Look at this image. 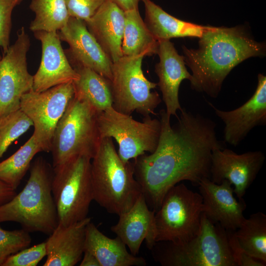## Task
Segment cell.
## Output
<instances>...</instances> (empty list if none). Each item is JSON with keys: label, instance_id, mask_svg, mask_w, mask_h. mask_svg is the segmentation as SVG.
Returning a JSON list of instances; mask_svg holds the SVG:
<instances>
[{"label": "cell", "instance_id": "17", "mask_svg": "<svg viewBox=\"0 0 266 266\" xmlns=\"http://www.w3.org/2000/svg\"><path fill=\"white\" fill-rule=\"evenodd\" d=\"M232 185L227 180L216 184L205 178L198 186L202 198L203 213L226 230L235 231L245 219L243 213L246 205L243 199L237 201L234 198Z\"/></svg>", "mask_w": 266, "mask_h": 266}, {"label": "cell", "instance_id": "30", "mask_svg": "<svg viewBox=\"0 0 266 266\" xmlns=\"http://www.w3.org/2000/svg\"><path fill=\"white\" fill-rule=\"evenodd\" d=\"M30 233L21 229L7 231L0 228V266L13 254L30 246Z\"/></svg>", "mask_w": 266, "mask_h": 266}, {"label": "cell", "instance_id": "2", "mask_svg": "<svg viewBox=\"0 0 266 266\" xmlns=\"http://www.w3.org/2000/svg\"><path fill=\"white\" fill-rule=\"evenodd\" d=\"M266 48L243 26H212L200 38L197 49L182 46L185 64L192 72V89L216 98L230 71L247 59L265 56Z\"/></svg>", "mask_w": 266, "mask_h": 266}, {"label": "cell", "instance_id": "22", "mask_svg": "<svg viewBox=\"0 0 266 266\" xmlns=\"http://www.w3.org/2000/svg\"><path fill=\"white\" fill-rule=\"evenodd\" d=\"M92 253L100 266H144L146 260L129 252L118 237L110 238L100 232L94 223L86 226L84 251Z\"/></svg>", "mask_w": 266, "mask_h": 266}, {"label": "cell", "instance_id": "13", "mask_svg": "<svg viewBox=\"0 0 266 266\" xmlns=\"http://www.w3.org/2000/svg\"><path fill=\"white\" fill-rule=\"evenodd\" d=\"M58 32L61 40L69 45L65 52L73 68H89L111 81L113 63L84 21L69 17L66 25Z\"/></svg>", "mask_w": 266, "mask_h": 266}, {"label": "cell", "instance_id": "18", "mask_svg": "<svg viewBox=\"0 0 266 266\" xmlns=\"http://www.w3.org/2000/svg\"><path fill=\"white\" fill-rule=\"evenodd\" d=\"M157 54L160 59L155 69L159 78L157 85L162 92L167 115L177 116V111L182 108L178 96L180 84L184 79L190 81L192 76L185 66L184 56L178 53L170 40L159 41Z\"/></svg>", "mask_w": 266, "mask_h": 266}, {"label": "cell", "instance_id": "8", "mask_svg": "<svg viewBox=\"0 0 266 266\" xmlns=\"http://www.w3.org/2000/svg\"><path fill=\"white\" fill-rule=\"evenodd\" d=\"M203 210L200 193L184 183L171 187L155 213L156 242H184L195 236L200 230Z\"/></svg>", "mask_w": 266, "mask_h": 266}, {"label": "cell", "instance_id": "21", "mask_svg": "<svg viewBox=\"0 0 266 266\" xmlns=\"http://www.w3.org/2000/svg\"><path fill=\"white\" fill-rule=\"evenodd\" d=\"M85 23L112 63L123 56L122 43L125 12L115 3L111 0H105L95 14Z\"/></svg>", "mask_w": 266, "mask_h": 266}, {"label": "cell", "instance_id": "27", "mask_svg": "<svg viewBox=\"0 0 266 266\" xmlns=\"http://www.w3.org/2000/svg\"><path fill=\"white\" fill-rule=\"evenodd\" d=\"M29 7L35 13L29 27L33 33L58 32L70 17L65 0H32Z\"/></svg>", "mask_w": 266, "mask_h": 266}, {"label": "cell", "instance_id": "4", "mask_svg": "<svg viewBox=\"0 0 266 266\" xmlns=\"http://www.w3.org/2000/svg\"><path fill=\"white\" fill-rule=\"evenodd\" d=\"M91 172L93 200L110 213L119 216L128 211L142 194L133 162L122 161L111 137L101 139Z\"/></svg>", "mask_w": 266, "mask_h": 266}, {"label": "cell", "instance_id": "12", "mask_svg": "<svg viewBox=\"0 0 266 266\" xmlns=\"http://www.w3.org/2000/svg\"><path fill=\"white\" fill-rule=\"evenodd\" d=\"M17 36L0 60V118L20 109L22 97L33 90L27 67L30 39L23 27Z\"/></svg>", "mask_w": 266, "mask_h": 266}, {"label": "cell", "instance_id": "29", "mask_svg": "<svg viewBox=\"0 0 266 266\" xmlns=\"http://www.w3.org/2000/svg\"><path fill=\"white\" fill-rule=\"evenodd\" d=\"M32 126V121L20 109L0 118V159L12 142Z\"/></svg>", "mask_w": 266, "mask_h": 266}, {"label": "cell", "instance_id": "7", "mask_svg": "<svg viewBox=\"0 0 266 266\" xmlns=\"http://www.w3.org/2000/svg\"><path fill=\"white\" fill-rule=\"evenodd\" d=\"M91 160L80 156L53 168L52 191L60 225L68 226L88 217L93 200Z\"/></svg>", "mask_w": 266, "mask_h": 266}, {"label": "cell", "instance_id": "14", "mask_svg": "<svg viewBox=\"0 0 266 266\" xmlns=\"http://www.w3.org/2000/svg\"><path fill=\"white\" fill-rule=\"evenodd\" d=\"M265 157L260 151L238 154L227 149L217 148L211 154L210 180L220 184L227 180L234 186V193L242 200L264 163Z\"/></svg>", "mask_w": 266, "mask_h": 266}, {"label": "cell", "instance_id": "1", "mask_svg": "<svg viewBox=\"0 0 266 266\" xmlns=\"http://www.w3.org/2000/svg\"><path fill=\"white\" fill-rule=\"evenodd\" d=\"M171 126L165 109L160 111L161 130L158 146L133 162L134 177L146 203L155 212L166 192L180 182L195 186L210 178L211 154L224 148L217 137L216 124L209 118L182 108Z\"/></svg>", "mask_w": 266, "mask_h": 266}, {"label": "cell", "instance_id": "33", "mask_svg": "<svg viewBox=\"0 0 266 266\" xmlns=\"http://www.w3.org/2000/svg\"><path fill=\"white\" fill-rule=\"evenodd\" d=\"M105 0H65L70 17L88 21Z\"/></svg>", "mask_w": 266, "mask_h": 266}, {"label": "cell", "instance_id": "23", "mask_svg": "<svg viewBox=\"0 0 266 266\" xmlns=\"http://www.w3.org/2000/svg\"><path fill=\"white\" fill-rule=\"evenodd\" d=\"M145 8L144 22L158 40L173 38H200L212 26H204L180 20L171 16L151 0H141Z\"/></svg>", "mask_w": 266, "mask_h": 266}, {"label": "cell", "instance_id": "15", "mask_svg": "<svg viewBox=\"0 0 266 266\" xmlns=\"http://www.w3.org/2000/svg\"><path fill=\"white\" fill-rule=\"evenodd\" d=\"M258 80L253 96L236 109L222 110L208 102L224 124L225 142L234 147L238 146L253 128L266 124V76L259 73Z\"/></svg>", "mask_w": 266, "mask_h": 266}, {"label": "cell", "instance_id": "34", "mask_svg": "<svg viewBox=\"0 0 266 266\" xmlns=\"http://www.w3.org/2000/svg\"><path fill=\"white\" fill-rule=\"evenodd\" d=\"M230 243L237 266H265L266 264L245 253L239 246L234 231H228Z\"/></svg>", "mask_w": 266, "mask_h": 266}, {"label": "cell", "instance_id": "16", "mask_svg": "<svg viewBox=\"0 0 266 266\" xmlns=\"http://www.w3.org/2000/svg\"><path fill=\"white\" fill-rule=\"evenodd\" d=\"M33 33L41 43L42 55L39 68L33 75V90L40 92L77 80L79 74L68 61L58 32L38 31Z\"/></svg>", "mask_w": 266, "mask_h": 266}, {"label": "cell", "instance_id": "24", "mask_svg": "<svg viewBox=\"0 0 266 266\" xmlns=\"http://www.w3.org/2000/svg\"><path fill=\"white\" fill-rule=\"evenodd\" d=\"M125 12L122 43L124 56H150L157 53L159 41L153 35L139 14L138 9Z\"/></svg>", "mask_w": 266, "mask_h": 266}, {"label": "cell", "instance_id": "36", "mask_svg": "<svg viewBox=\"0 0 266 266\" xmlns=\"http://www.w3.org/2000/svg\"><path fill=\"white\" fill-rule=\"evenodd\" d=\"M124 12L138 9V3L141 0H111Z\"/></svg>", "mask_w": 266, "mask_h": 266}, {"label": "cell", "instance_id": "38", "mask_svg": "<svg viewBox=\"0 0 266 266\" xmlns=\"http://www.w3.org/2000/svg\"><path fill=\"white\" fill-rule=\"evenodd\" d=\"M1 58V56L0 55V60Z\"/></svg>", "mask_w": 266, "mask_h": 266}, {"label": "cell", "instance_id": "32", "mask_svg": "<svg viewBox=\"0 0 266 266\" xmlns=\"http://www.w3.org/2000/svg\"><path fill=\"white\" fill-rule=\"evenodd\" d=\"M22 0H0V49L3 54L7 51L10 46L12 11Z\"/></svg>", "mask_w": 266, "mask_h": 266}, {"label": "cell", "instance_id": "11", "mask_svg": "<svg viewBox=\"0 0 266 266\" xmlns=\"http://www.w3.org/2000/svg\"><path fill=\"white\" fill-rule=\"evenodd\" d=\"M74 95L72 82L45 91L32 90L21 98L20 109L30 119L34 128L33 136L42 151H50L56 126Z\"/></svg>", "mask_w": 266, "mask_h": 266}, {"label": "cell", "instance_id": "5", "mask_svg": "<svg viewBox=\"0 0 266 266\" xmlns=\"http://www.w3.org/2000/svg\"><path fill=\"white\" fill-rule=\"evenodd\" d=\"M150 250L163 266H237L228 231L203 213L195 236L184 242H157Z\"/></svg>", "mask_w": 266, "mask_h": 266}, {"label": "cell", "instance_id": "6", "mask_svg": "<svg viewBox=\"0 0 266 266\" xmlns=\"http://www.w3.org/2000/svg\"><path fill=\"white\" fill-rule=\"evenodd\" d=\"M99 113L74 95L54 132L50 151L53 168L76 157L93 158L101 140L97 123Z\"/></svg>", "mask_w": 266, "mask_h": 266}, {"label": "cell", "instance_id": "20", "mask_svg": "<svg viewBox=\"0 0 266 266\" xmlns=\"http://www.w3.org/2000/svg\"><path fill=\"white\" fill-rule=\"evenodd\" d=\"M90 217L68 226L58 224L45 241L47 259L43 266H74L84 251L87 225Z\"/></svg>", "mask_w": 266, "mask_h": 266}, {"label": "cell", "instance_id": "3", "mask_svg": "<svg viewBox=\"0 0 266 266\" xmlns=\"http://www.w3.org/2000/svg\"><path fill=\"white\" fill-rule=\"evenodd\" d=\"M53 167L39 157L32 163L22 190L0 205V223L14 222L29 233L49 235L59 224L52 191Z\"/></svg>", "mask_w": 266, "mask_h": 266}, {"label": "cell", "instance_id": "28", "mask_svg": "<svg viewBox=\"0 0 266 266\" xmlns=\"http://www.w3.org/2000/svg\"><path fill=\"white\" fill-rule=\"evenodd\" d=\"M42 151L33 136L13 154L0 163V180L16 190L34 156Z\"/></svg>", "mask_w": 266, "mask_h": 266}, {"label": "cell", "instance_id": "31", "mask_svg": "<svg viewBox=\"0 0 266 266\" xmlns=\"http://www.w3.org/2000/svg\"><path fill=\"white\" fill-rule=\"evenodd\" d=\"M46 255V244L44 241L12 255L2 266H35Z\"/></svg>", "mask_w": 266, "mask_h": 266}, {"label": "cell", "instance_id": "19", "mask_svg": "<svg viewBox=\"0 0 266 266\" xmlns=\"http://www.w3.org/2000/svg\"><path fill=\"white\" fill-rule=\"evenodd\" d=\"M155 212L149 208L141 194L128 211L119 215L118 222L110 229L136 256L144 240L151 249L156 243Z\"/></svg>", "mask_w": 266, "mask_h": 266}, {"label": "cell", "instance_id": "26", "mask_svg": "<svg viewBox=\"0 0 266 266\" xmlns=\"http://www.w3.org/2000/svg\"><path fill=\"white\" fill-rule=\"evenodd\" d=\"M234 234L241 249L248 255L266 264V215L251 214L235 231Z\"/></svg>", "mask_w": 266, "mask_h": 266}, {"label": "cell", "instance_id": "25", "mask_svg": "<svg viewBox=\"0 0 266 266\" xmlns=\"http://www.w3.org/2000/svg\"><path fill=\"white\" fill-rule=\"evenodd\" d=\"M79 78L73 83L74 96L100 113L112 105L111 81L87 67L74 68Z\"/></svg>", "mask_w": 266, "mask_h": 266}, {"label": "cell", "instance_id": "9", "mask_svg": "<svg viewBox=\"0 0 266 266\" xmlns=\"http://www.w3.org/2000/svg\"><path fill=\"white\" fill-rule=\"evenodd\" d=\"M143 55L123 56L112 66V107L128 115L133 111L143 117L156 115L155 109L162 100L152 92L157 83L148 80L142 69Z\"/></svg>", "mask_w": 266, "mask_h": 266}, {"label": "cell", "instance_id": "10", "mask_svg": "<svg viewBox=\"0 0 266 266\" xmlns=\"http://www.w3.org/2000/svg\"><path fill=\"white\" fill-rule=\"evenodd\" d=\"M97 123L101 139L111 137L116 141L118 154L125 163L146 152L152 153L158 146L161 130L160 119L148 116L139 122L111 106L99 114Z\"/></svg>", "mask_w": 266, "mask_h": 266}, {"label": "cell", "instance_id": "37", "mask_svg": "<svg viewBox=\"0 0 266 266\" xmlns=\"http://www.w3.org/2000/svg\"><path fill=\"white\" fill-rule=\"evenodd\" d=\"M80 266H100L97 258L91 252L85 250Z\"/></svg>", "mask_w": 266, "mask_h": 266}, {"label": "cell", "instance_id": "35", "mask_svg": "<svg viewBox=\"0 0 266 266\" xmlns=\"http://www.w3.org/2000/svg\"><path fill=\"white\" fill-rule=\"evenodd\" d=\"M16 194L15 190L0 180V205L9 201Z\"/></svg>", "mask_w": 266, "mask_h": 266}]
</instances>
